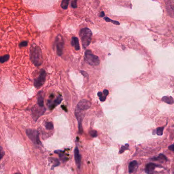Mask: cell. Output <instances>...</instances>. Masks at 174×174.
Instances as JSON below:
<instances>
[{
  "mask_svg": "<svg viewBox=\"0 0 174 174\" xmlns=\"http://www.w3.org/2000/svg\"><path fill=\"white\" fill-rule=\"evenodd\" d=\"M69 1L68 0H63L61 2V7L63 9H66L68 7Z\"/></svg>",
  "mask_w": 174,
  "mask_h": 174,
  "instance_id": "d6986e66",
  "label": "cell"
},
{
  "mask_svg": "<svg viewBox=\"0 0 174 174\" xmlns=\"http://www.w3.org/2000/svg\"><path fill=\"white\" fill-rule=\"evenodd\" d=\"M62 101V98L61 96L60 95L54 101H53L52 99L49 98V100L48 101V104L49 109L50 110H53L57 105H59L61 103Z\"/></svg>",
  "mask_w": 174,
  "mask_h": 174,
  "instance_id": "ba28073f",
  "label": "cell"
},
{
  "mask_svg": "<svg viewBox=\"0 0 174 174\" xmlns=\"http://www.w3.org/2000/svg\"><path fill=\"white\" fill-rule=\"evenodd\" d=\"M71 6L73 8H77V1L75 0L71 2Z\"/></svg>",
  "mask_w": 174,
  "mask_h": 174,
  "instance_id": "83f0119b",
  "label": "cell"
},
{
  "mask_svg": "<svg viewBox=\"0 0 174 174\" xmlns=\"http://www.w3.org/2000/svg\"><path fill=\"white\" fill-rule=\"evenodd\" d=\"M79 35L81 39L83 48H86L90 44L91 41L92 35L91 31L87 28H82L80 31Z\"/></svg>",
  "mask_w": 174,
  "mask_h": 174,
  "instance_id": "7a4b0ae2",
  "label": "cell"
},
{
  "mask_svg": "<svg viewBox=\"0 0 174 174\" xmlns=\"http://www.w3.org/2000/svg\"><path fill=\"white\" fill-rule=\"evenodd\" d=\"M30 58L34 65L39 66L43 63L42 51L38 46L33 47L30 51Z\"/></svg>",
  "mask_w": 174,
  "mask_h": 174,
  "instance_id": "6da1fadb",
  "label": "cell"
},
{
  "mask_svg": "<svg viewBox=\"0 0 174 174\" xmlns=\"http://www.w3.org/2000/svg\"><path fill=\"white\" fill-rule=\"evenodd\" d=\"M109 94V91L107 89H105L104 91H103V95L105 97H107Z\"/></svg>",
  "mask_w": 174,
  "mask_h": 174,
  "instance_id": "f1b7e54d",
  "label": "cell"
},
{
  "mask_svg": "<svg viewBox=\"0 0 174 174\" xmlns=\"http://www.w3.org/2000/svg\"><path fill=\"white\" fill-rule=\"evenodd\" d=\"M4 155H5V151H4L3 148L2 147H0V160L2 159Z\"/></svg>",
  "mask_w": 174,
  "mask_h": 174,
  "instance_id": "4316f807",
  "label": "cell"
},
{
  "mask_svg": "<svg viewBox=\"0 0 174 174\" xmlns=\"http://www.w3.org/2000/svg\"><path fill=\"white\" fill-rule=\"evenodd\" d=\"M153 160L154 161H159L160 162H163V161H167V158L166 157L162 154H160L159 155V156L157 157H154L153 158Z\"/></svg>",
  "mask_w": 174,
  "mask_h": 174,
  "instance_id": "2e32d148",
  "label": "cell"
},
{
  "mask_svg": "<svg viewBox=\"0 0 174 174\" xmlns=\"http://www.w3.org/2000/svg\"><path fill=\"white\" fill-rule=\"evenodd\" d=\"M104 20L106 21V22H112V23H113L114 24H115V25H119L120 24V22H118V21H113V20H111L110 19H109V18H107V17H106V18H104Z\"/></svg>",
  "mask_w": 174,
  "mask_h": 174,
  "instance_id": "cb8c5ba5",
  "label": "cell"
},
{
  "mask_svg": "<svg viewBox=\"0 0 174 174\" xmlns=\"http://www.w3.org/2000/svg\"><path fill=\"white\" fill-rule=\"evenodd\" d=\"M26 134L29 139L36 144H40L41 142L39 140L38 132L35 130L28 129L26 130Z\"/></svg>",
  "mask_w": 174,
  "mask_h": 174,
  "instance_id": "52a82bcc",
  "label": "cell"
},
{
  "mask_svg": "<svg viewBox=\"0 0 174 174\" xmlns=\"http://www.w3.org/2000/svg\"><path fill=\"white\" fill-rule=\"evenodd\" d=\"M106 97H105V96H104L103 95H102L101 97H100V101H102V102H104V101H105L106 100Z\"/></svg>",
  "mask_w": 174,
  "mask_h": 174,
  "instance_id": "f546056e",
  "label": "cell"
},
{
  "mask_svg": "<svg viewBox=\"0 0 174 174\" xmlns=\"http://www.w3.org/2000/svg\"><path fill=\"white\" fill-rule=\"evenodd\" d=\"M104 16H105V13H104L103 11L101 12V13H100V17H104Z\"/></svg>",
  "mask_w": 174,
  "mask_h": 174,
  "instance_id": "1f68e13d",
  "label": "cell"
},
{
  "mask_svg": "<svg viewBox=\"0 0 174 174\" xmlns=\"http://www.w3.org/2000/svg\"><path fill=\"white\" fill-rule=\"evenodd\" d=\"M28 44V42L27 41H22L19 44V47H20V48L25 47L27 46Z\"/></svg>",
  "mask_w": 174,
  "mask_h": 174,
  "instance_id": "484cf974",
  "label": "cell"
},
{
  "mask_svg": "<svg viewBox=\"0 0 174 174\" xmlns=\"http://www.w3.org/2000/svg\"><path fill=\"white\" fill-rule=\"evenodd\" d=\"M91 103L86 100H81L77 106L75 113H82L83 111L87 110L91 107Z\"/></svg>",
  "mask_w": 174,
  "mask_h": 174,
  "instance_id": "277c9868",
  "label": "cell"
},
{
  "mask_svg": "<svg viewBox=\"0 0 174 174\" xmlns=\"http://www.w3.org/2000/svg\"><path fill=\"white\" fill-rule=\"evenodd\" d=\"M55 152H57V154H59V157L60 158V159L63 160V161H66L67 160V158H66V157L65 156V155H64V154L63 153H62L61 151H56Z\"/></svg>",
  "mask_w": 174,
  "mask_h": 174,
  "instance_id": "ffe728a7",
  "label": "cell"
},
{
  "mask_svg": "<svg viewBox=\"0 0 174 174\" xmlns=\"http://www.w3.org/2000/svg\"><path fill=\"white\" fill-rule=\"evenodd\" d=\"M22 174L21 173H15V174Z\"/></svg>",
  "mask_w": 174,
  "mask_h": 174,
  "instance_id": "e575fe53",
  "label": "cell"
},
{
  "mask_svg": "<svg viewBox=\"0 0 174 174\" xmlns=\"http://www.w3.org/2000/svg\"><path fill=\"white\" fill-rule=\"evenodd\" d=\"M38 105L40 107H44V99L43 96V91H40L38 94Z\"/></svg>",
  "mask_w": 174,
  "mask_h": 174,
  "instance_id": "9a60e30c",
  "label": "cell"
},
{
  "mask_svg": "<svg viewBox=\"0 0 174 174\" xmlns=\"http://www.w3.org/2000/svg\"><path fill=\"white\" fill-rule=\"evenodd\" d=\"M161 100L164 102L169 104H173L174 103V99L171 97L165 96L162 98Z\"/></svg>",
  "mask_w": 174,
  "mask_h": 174,
  "instance_id": "e0dca14e",
  "label": "cell"
},
{
  "mask_svg": "<svg viewBox=\"0 0 174 174\" xmlns=\"http://www.w3.org/2000/svg\"><path fill=\"white\" fill-rule=\"evenodd\" d=\"M46 75L45 71L42 69L40 72L39 76L34 80V85L35 88H39L44 85L46 79Z\"/></svg>",
  "mask_w": 174,
  "mask_h": 174,
  "instance_id": "8992f818",
  "label": "cell"
},
{
  "mask_svg": "<svg viewBox=\"0 0 174 174\" xmlns=\"http://www.w3.org/2000/svg\"><path fill=\"white\" fill-rule=\"evenodd\" d=\"M61 108H62V109H63L64 110H65V111H67V109H66V107H65V106H63V105L61 106Z\"/></svg>",
  "mask_w": 174,
  "mask_h": 174,
  "instance_id": "836d02e7",
  "label": "cell"
},
{
  "mask_svg": "<svg viewBox=\"0 0 174 174\" xmlns=\"http://www.w3.org/2000/svg\"><path fill=\"white\" fill-rule=\"evenodd\" d=\"M74 155H75V162L76 163L78 169H80L81 165V155L80 154L79 150L78 149V148L76 147L75 151H74Z\"/></svg>",
  "mask_w": 174,
  "mask_h": 174,
  "instance_id": "30bf717a",
  "label": "cell"
},
{
  "mask_svg": "<svg viewBox=\"0 0 174 174\" xmlns=\"http://www.w3.org/2000/svg\"><path fill=\"white\" fill-rule=\"evenodd\" d=\"M103 95V94L101 92H98V96L99 97H101Z\"/></svg>",
  "mask_w": 174,
  "mask_h": 174,
  "instance_id": "d6a6232c",
  "label": "cell"
},
{
  "mask_svg": "<svg viewBox=\"0 0 174 174\" xmlns=\"http://www.w3.org/2000/svg\"><path fill=\"white\" fill-rule=\"evenodd\" d=\"M45 128L48 130H52L54 128V126L52 123L51 122H47L45 125Z\"/></svg>",
  "mask_w": 174,
  "mask_h": 174,
  "instance_id": "44dd1931",
  "label": "cell"
},
{
  "mask_svg": "<svg viewBox=\"0 0 174 174\" xmlns=\"http://www.w3.org/2000/svg\"><path fill=\"white\" fill-rule=\"evenodd\" d=\"M164 130V127H158L156 129V134L158 135L161 136L163 134V131Z\"/></svg>",
  "mask_w": 174,
  "mask_h": 174,
  "instance_id": "7402d4cb",
  "label": "cell"
},
{
  "mask_svg": "<svg viewBox=\"0 0 174 174\" xmlns=\"http://www.w3.org/2000/svg\"><path fill=\"white\" fill-rule=\"evenodd\" d=\"M72 45L75 47V49L76 51H79L80 49V45H79V39L76 37H73L72 38V42H71Z\"/></svg>",
  "mask_w": 174,
  "mask_h": 174,
  "instance_id": "7c38bea8",
  "label": "cell"
},
{
  "mask_svg": "<svg viewBox=\"0 0 174 174\" xmlns=\"http://www.w3.org/2000/svg\"><path fill=\"white\" fill-rule=\"evenodd\" d=\"M45 110V109L44 108V107H42L39 106H38V107L34 106L32 110L33 118L35 119V120L38 119V118L40 115L44 114Z\"/></svg>",
  "mask_w": 174,
  "mask_h": 174,
  "instance_id": "9c48e42d",
  "label": "cell"
},
{
  "mask_svg": "<svg viewBox=\"0 0 174 174\" xmlns=\"http://www.w3.org/2000/svg\"><path fill=\"white\" fill-rule=\"evenodd\" d=\"M138 163L136 160H134L130 162L129 164V173H133L135 169L137 167Z\"/></svg>",
  "mask_w": 174,
  "mask_h": 174,
  "instance_id": "4fadbf2b",
  "label": "cell"
},
{
  "mask_svg": "<svg viewBox=\"0 0 174 174\" xmlns=\"http://www.w3.org/2000/svg\"><path fill=\"white\" fill-rule=\"evenodd\" d=\"M172 1H167L169 4H167V10L169 13H170V15H171V17H173V13H174V4H171Z\"/></svg>",
  "mask_w": 174,
  "mask_h": 174,
  "instance_id": "5bb4252c",
  "label": "cell"
},
{
  "mask_svg": "<svg viewBox=\"0 0 174 174\" xmlns=\"http://www.w3.org/2000/svg\"><path fill=\"white\" fill-rule=\"evenodd\" d=\"M90 135L92 137H96L98 136V133L96 131L91 130L89 132Z\"/></svg>",
  "mask_w": 174,
  "mask_h": 174,
  "instance_id": "d4e9b609",
  "label": "cell"
},
{
  "mask_svg": "<svg viewBox=\"0 0 174 174\" xmlns=\"http://www.w3.org/2000/svg\"><path fill=\"white\" fill-rule=\"evenodd\" d=\"M161 167V166H160L159 165H157L155 163H149L147 164L146 167V172L148 174H152L153 172H154V170L156 167Z\"/></svg>",
  "mask_w": 174,
  "mask_h": 174,
  "instance_id": "8fae6325",
  "label": "cell"
},
{
  "mask_svg": "<svg viewBox=\"0 0 174 174\" xmlns=\"http://www.w3.org/2000/svg\"><path fill=\"white\" fill-rule=\"evenodd\" d=\"M129 145L128 144H125V146H123L121 147L120 149V154H121V153H123L124 152V151H125L126 150H128L129 149Z\"/></svg>",
  "mask_w": 174,
  "mask_h": 174,
  "instance_id": "603a6c76",
  "label": "cell"
},
{
  "mask_svg": "<svg viewBox=\"0 0 174 174\" xmlns=\"http://www.w3.org/2000/svg\"><path fill=\"white\" fill-rule=\"evenodd\" d=\"M84 59L88 64L92 66H97L100 63V59L98 56L93 54L89 50L85 52Z\"/></svg>",
  "mask_w": 174,
  "mask_h": 174,
  "instance_id": "3957f363",
  "label": "cell"
},
{
  "mask_svg": "<svg viewBox=\"0 0 174 174\" xmlns=\"http://www.w3.org/2000/svg\"><path fill=\"white\" fill-rule=\"evenodd\" d=\"M55 44L56 47L57 54L61 56L63 54V49L64 47V40L61 35H58L55 39Z\"/></svg>",
  "mask_w": 174,
  "mask_h": 174,
  "instance_id": "5b68a950",
  "label": "cell"
},
{
  "mask_svg": "<svg viewBox=\"0 0 174 174\" xmlns=\"http://www.w3.org/2000/svg\"><path fill=\"white\" fill-rule=\"evenodd\" d=\"M9 57L10 56L8 54L5 55L3 56H1L0 57V63H5V62L7 61L9 59Z\"/></svg>",
  "mask_w": 174,
  "mask_h": 174,
  "instance_id": "ac0fdd59",
  "label": "cell"
},
{
  "mask_svg": "<svg viewBox=\"0 0 174 174\" xmlns=\"http://www.w3.org/2000/svg\"><path fill=\"white\" fill-rule=\"evenodd\" d=\"M174 144H172L171 146H170L169 147V150H171V151H174Z\"/></svg>",
  "mask_w": 174,
  "mask_h": 174,
  "instance_id": "4dcf8cb0",
  "label": "cell"
}]
</instances>
